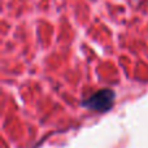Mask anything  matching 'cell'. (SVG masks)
I'll return each instance as SVG.
<instances>
[{
  "mask_svg": "<svg viewBox=\"0 0 148 148\" xmlns=\"http://www.w3.org/2000/svg\"><path fill=\"white\" fill-rule=\"evenodd\" d=\"M113 100H114V92L109 88H105L95 92L91 97H88L83 103V105L94 110H97V112H104V110L110 109Z\"/></svg>",
  "mask_w": 148,
  "mask_h": 148,
  "instance_id": "1",
  "label": "cell"
}]
</instances>
